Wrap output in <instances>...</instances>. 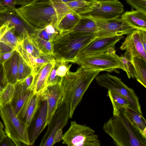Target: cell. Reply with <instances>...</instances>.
<instances>
[{
    "label": "cell",
    "instance_id": "6da1fadb",
    "mask_svg": "<svg viewBox=\"0 0 146 146\" xmlns=\"http://www.w3.org/2000/svg\"><path fill=\"white\" fill-rule=\"evenodd\" d=\"M100 71L80 67L76 71H68L59 82L61 102L65 101L69 106V118L72 117L76 107L93 80Z\"/></svg>",
    "mask_w": 146,
    "mask_h": 146
},
{
    "label": "cell",
    "instance_id": "7a4b0ae2",
    "mask_svg": "<svg viewBox=\"0 0 146 146\" xmlns=\"http://www.w3.org/2000/svg\"><path fill=\"white\" fill-rule=\"evenodd\" d=\"M120 111L104 124L103 129L118 146H146L145 137L132 122Z\"/></svg>",
    "mask_w": 146,
    "mask_h": 146
},
{
    "label": "cell",
    "instance_id": "3957f363",
    "mask_svg": "<svg viewBox=\"0 0 146 146\" xmlns=\"http://www.w3.org/2000/svg\"><path fill=\"white\" fill-rule=\"evenodd\" d=\"M15 10L33 32L51 24L56 28L57 15L50 0H32Z\"/></svg>",
    "mask_w": 146,
    "mask_h": 146
},
{
    "label": "cell",
    "instance_id": "277c9868",
    "mask_svg": "<svg viewBox=\"0 0 146 146\" xmlns=\"http://www.w3.org/2000/svg\"><path fill=\"white\" fill-rule=\"evenodd\" d=\"M96 37V35H84L72 31L59 33L52 41L55 60L74 63L80 51Z\"/></svg>",
    "mask_w": 146,
    "mask_h": 146
},
{
    "label": "cell",
    "instance_id": "5b68a950",
    "mask_svg": "<svg viewBox=\"0 0 146 146\" xmlns=\"http://www.w3.org/2000/svg\"><path fill=\"white\" fill-rule=\"evenodd\" d=\"M0 116L6 135L15 146L30 145L28 127L18 116L10 102L0 106Z\"/></svg>",
    "mask_w": 146,
    "mask_h": 146
},
{
    "label": "cell",
    "instance_id": "8992f818",
    "mask_svg": "<svg viewBox=\"0 0 146 146\" xmlns=\"http://www.w3.org/2000/svg\"><path fill=\"white\" fill-rule=\"evenodd\" d=\"M119 56L116 54L115 48L82 57L75 63L80 67L93 70L111 72L121 69Z\"/></svg>",
    "mask_w": 146,
    "mask_h": 146
},
{
    "label": "cell",
    "instance_id": "52a82bcc",
    "mask_svg": "<svg viewBox=\"0 0 146 146\" xmlns=\"http://www.w3.org/2000/svg\"><path fill=\"white\" fill-rule=\"evenodd\" d=\"M63 143L69 146H100L101 143L94 131L84 125L70 121V126L63 135Z\"/></svg>",
    "mask_w": 146,
    "mask_h": 146
},
{
    "label": "cell",
    "instance_id": "ba28073f",
    "mask_svg": "<svg viewBox=\"0 0 146 146\" xmlns=\"http://www.w3.org/2000/svg\"><path fill=\"white\" fill-rule=\"evenodd\" d=\"M95 79L99 85L124 97L129 102L131 108L142 114L138 97L134 90L127 86L121 79L107 73L98 75Z\"/></svg>",
    "mask_w": 146,
    "mask_h": 146
},
{
    "label": "cell",
    "instance_id": "9c48e42d",
    "mask_svg": "<svg viewBox=\"0 0 146 146\" xmlns=\"http://www.w3.org/2000/svg\"><path fill=\"white\" fill-rule=\"evenodd\" d=\"M69 106L66 102H62L54 113L49 123L46 131L42 138L40 146H52L57 131L63 129L69 118Z\"/></svg>",
    "mask_w": 146,
    "mask_h": 146
},
{
    "label": "cell",
    "instance_id": "30bf717a",
    "mask_svg": "<svg viewBox=\"0 0 146 146\" xmlns=\"http://www.w3.org/2000/svg\"><path fill=\"white\" fill-rule=\"evenodd\" d=\"M94 19L98 27L96 37L127 35L137 30L121 18L108 20Z\"/></svg>",
    "mask_w": 146,
    "mask_h": 146
},
{
    "label": "cell",
    "instance_id": "8fae6325",
    "mask_svg": "<svg viewBox=\"0 0 146 146\" xmlns=\"http://www.w3.org/2000/svg\"><path fill=\"white\" fill-rule=\"evenodd\" d=\"M123 11V5L118 0L95 2L90 11L82 15L94 19L108 20L120 18Z\"/></svg>",
    "mask_w": 146,
    "mask_h": 146
},
{
    "label": "cell",
    "instance_id": "7c38bea8",
    "mask_svg": "<svg viewBox=\"0 0 146 146\" xmlns=\"http://www.w3.org/2000/svg\"><path fill=\"white\" fill-rule=\"evenodd\" d=\"M123 38V35L100 38L96 37L80 51L76 57V61L84 56L106 51L111 48H115V44Z\"/></svg>",
    "mask_w": 146,
    "mask_h": 146
},
{
    "label": "cell",
    "instance_id": "4fadbf2b",
    "mask_svg": "<svg viewBox=\"0 0 146 146\" xmlns=\"http://www.w3.org/2000/svg\"><path fill=\"white\" fill-rule=\"evenodd\" d=\"M95 1L91 0H75L54 6L56 11L57 26L64 16L70 13L80 15L90 11L94 5Z\"/></svg>",
    "mask_w": 146,
    "mask_h": 146
},
{
    "label": "cell",
    "instance_id": "5bb4252c",
    "mask_svg": "<svg viewBox=\"0 0 146 146\" xmlns=\"http://www.w3.org/2000/svg\"><path fill=\"white\" fill-rule=\"evenodd\" d=\"M15 9L7 7H0V21L3 24L7 21L15 27V32L23 39L29 37L33 32L16 12Z\"/></svg>",
    "mask_w": 146,
    "mask_h": 146
},
{
    "label": "cell",
    "instance_id": "9a60e30c",
    "mask_svg": "<svg viewBox=\"0 0 146 146\" xmlns=\"http://www.w3.org/2000/svg\"><path fill=\"white\" fill-rule=\"evenodd\" d=\"M127 35L120 47L121 50H125L123 56L130 61L134 57L146 60V50L141 40L137 30Z\"/></svg>",
    "mask_w": 146,
    "mask_h": 146
},
{
    "label": "cell",
    "instance_id": "2e32d148",
    "mask_svg": "<svg viewBox=\"0 0 146 146\" xmlns=\"http://www.w3.org/2000/svg\"><path fill=\"white\" fill-rule=\"evenodd\" d=\"M40 95L42 101L46 100L47 102V124L48 125L54 113L61 103L59 82L55 85L47 86Z\"/></svg>",
    "mask_w": 146,
    "mask_h": 146
},
{
    "label": "cell",
    "instance_id": "e0dca14e",
    "mask_svg": "<svg viewBox=\"0 0 146 146\" xmlns=\"http://www.w3.org/2000/svg\"><path fill=\"white\" fill-rule=\"evenodd\" d=\"M42 101L40 95L33 92L22 106L17 116L27 127L33 121Z\"/></svg>",
    "mask_w": 146,
    "mask_h": 146
},
{
    "label": "cell",
    "instance_id": "ac0fdd59",
    "mask_svg": "<svg viewBox=\"0 0 146 146\" xmlns=\"http://www.w3.org/2000/svg\"><path fill=\"white\" fill-rule=\"evenodd\" d=\"M19 57V53L17 50H14L11 56L2 64L1 84L3 87L8 83L15 85L17 82Z\"/></svg>",
    "mask_w": 146,
    "mask_h": 146
},
{
    "label": "cell",
    "instance_id": "d6986e66",
    "mask_svg": "<svg viewBox=\"0 0 146 146\" xmlns=\"http://www.w3.org/2000/svg\"><path fill=\"white\" fill-rule=\"evenodd\" d=\"M55 63V60L50 62L33 70L34 77L31 88L34 93L40 95L47 87V81Z\"/></svg>",
    "mask_w": 146,
    "mask_h": 146
},
{
    "label": "cell",
    "instance_id": "ffe728a7",
    "mask_svg": "<svg viewBox=\"0 0 146 146\" xmlns=\"http://www.w3.org/2000/svg\"><path fill=\"white\" fill-rule=\"evenodd\" d=\"M15 91L10 103L17 115L26 101L34 92L27 88L21 81L15 84Z\"/></svg>",
    "mask_w": 146,
    "mask_h": 146
},
{
    "label": "cell",
    "instance_id": "44dd1931",
    "mask_svg": "<svg viewBox=\"0 0 146 146\" xmlns=\"http://www.w3.org/2000/svg\"><path fill=\"white\" fill-rule=\"evenodd\" d=\"M43 103L40 107L38 115L36 119L34 128L29 135L30 145H33L35 141L42 131L47 124V104L46 100L42 101Z\"/></svg>",
    "mask_w": 146,
    "mask_h": 146
},
{
    "label": "cell",
    "instance_id": "7402d4cb",
    "mask_svg": "<svg viewBox=\"0 0 146 146\" xmlns=\"http://www.w3.org/2000/svg\"><path fill=\"white\" fill-rule=\"evenodd\" d=\"M121 18L133 28L146 31V14L142 12L132 9L123 13Z\"/></svg>",
    "mask_w": 146,
    "mask_h": 146
},
{
    "label": "cell",
    "instance_id": "603a6c76",
    "mask_svg": "<svg viewBox=\"0 0 146 146\" xmlns=\"http://www.w3.org/2000/svg\"><path fill=\"white\" fill-rule=\"evenodd\" d=\"M15 28L8 30L0 40V54L16 50L19 44L22 40L15 34Z\"/></svg>",
    "mask_w": 146,
    "mask_h": 146
},
{
    "label": "cell",
    "instance_id": "cb8c5ba5",
    "mask_svg": "<svg viewBox=\"0 0 146 146\" xmlns=\"http://www.w3.org/2000/svg\"><path fill=\"white\" fill-rule=\"evenodd\" d=\"M80 15L79 22L72 31L84 35H96L98 27L95 20L84 15Z\"/></svg>",
    "mask_w": 146,
    "mask_h": 146
},
{
    "label": "cell",
    "instance_id": "d4e9b609",
    "mask_svg": "<svg viewBox=\"0 0 146 146\" xmlns=\"http://www.w3.org/2000/svg\"><path fill=\"white\" fill-rule=\"evenodd\" d=\"M146 137V121L142 114L131 107L120 110Z\"/></svg>",
    "mask_w": 146,
    "mask_h": 146
},
{
    "label": "cell",
    "instance_id": "484cf974",
    "mask_svg": "<svg viewBox=\"0 0 146 146\" xmlns=\"http://www.w3.org/2000/svg\"><path fill=\"white\" fill-rule=\"evenodd\" d=\"M108 93L113 106V116L118 115L121 110L131 108L128 100L119 94L110 90H108Z\"/></svg>",
    "mask_w": 146,
    "mask_h": 146
},
{
    "label": "cell",
    "instance_id": "4316f807",
    "mask_svg": "<svg viewBox=\"0 0 146 146\" xmlns=\"http://www.w3.org/2000/svg\"><path fill=\"white\" fill-rule=\"evenodd\" d=\"M134 70V78L146 88V60L137 57L131 58Z\"/></svg>",
    "mask_w": 146,
    "mask_h": 146
},
{
    "label": "cell",
    "instance_id": "83f0119b",
    "mask_svg": "<svg viewBox=\"0 0 146 146\" xmlns=\"http://www.w3.org/2000/svg\"><path fill=\"white\" fill-rule=\"evenodd\" d=\"M80 18V15L70 13L60 20L57 27L59 33L70 31L75 27Z\"/></svg>",
    "mask_w": 146,
    "mask_h": 146
},
{
    "label": "cell",
    "instance_id": "f1b7e54d",
    "mask_svg": "<svg viewBox=\"0 0 146 146\" xmlns=\"http://www.w3.org/2000/svg\"><path fill=\"white\" fill-rule=\"evenodd\" d=\"M59 33L57 29L51 24L43 28L35 30L30 36L37 37L47 41H52Z\"/></svg>",
    "mask_w": 146,
    "mask_h": 146
},
{
    "label": "cell",
    "instance_id": "f546056e",
    "mask_svg": "<svg viewBox=\"0 0 146 146\" xmlns=\"http://www.w3.org/2000/svg\"><path fill=\"white\" fill-rule=\"evenodd\" d=\"M27 54L29 62L32 68L33 71L37 67L55 60L52 54L42 53L39 57H35L27 52Z\"/></svg>",
    "mask_w": 146,
    "mask_h": 146
},
{
    "label": "cell",
    "instance_id": "4dcf8cb0",
    "mask_svg": "<svg viewBox=\"0 0 146 146\" xmlns=\"http://www.w3.org/2000/svg\"><path fill=\"white\" fill-rule=\"evenodd\" d=\"M32 68L19 54L17 82L21 81L33 73Z\"/></svg>",
    "mask_w": 146,
    "mask_h": 146
},
{
    "label": "cell",
    "instance_id": "1f68e13d",
    "mask_svg": "<svg viewBox=\"0 0 146 146\" xmlns=\"http://www.w3.org/2000/svg\"><path fill=\"white\" fill-rule=\"evenodd\" d=\"M30 37L34 43L41 52L44 54L53 55L54 47L52 41H47L36 37Z\"/></svg>",
    "mask_w": 146,
    "mask_h": 146
},
{
    "label": "cell",
    "instance_id": "d6a6232c",
    "mask_svg": "<svg viewBox=\"0 0 146 146\" xmlns=\"http://www.w3.org/2000/svg\"><path fill=\"white\" fill-rule=\"evenodd\" d=\"M20 43L26 52L33 56L37 57L43 53L35 46L30 36L23 39Z\"/></svg>",
    "mask_w": 146,
    "mask_h": 146
},
{
    "label": "cell",
    "instance_id": "836d02e7",
    "mask_svg": "<svg viewBox=\"0 0 146 146\" xmlns=\"http://www.w3.org/2000/svg\"><path fill=\"white\" fill-rule=\"evenodd\" d=\"M15 85L8 83L3 88L0 95V106L10 102L15 91Z\"/></svg>",
    "mask_w": 146,
    "mask_h": 146
},
{
    "label": "cell",
    "instance_id": "e575fe53",
    "mask_svg": "<svg viewBox=\"0 0 146 146\" xmlns=\"http://www.w3.org/2000/svg\"><path fill=\"white\" fill-rule=\"evenodd\" d=\"M121 63V69L127 73L129 78H134V70L132 62L125 56L122 55L119 57Z\"/></svg>",
    "mask_w": 146,
    "mask_h": 146
},
{
    "label": "cell",
    "instance_id": "d590c367",
    "mask_svg": "<svg viewBox=\"0 0 146 146\" xmlns=\"http://www.w3.org/2000/svg\"><path fill=\"white\" fill-rule=\"evenodd\" d=\"M58 64V62L55 60L54 66L50 71L47 81V86L55 85L58 83L60 81L61 78H60L56 75V70Z\"/></svg>",
    "mask_w": 146,
    "mask_h": 146
},
{
    "label": "cell",
    "instance_id": "8d00e7d4",
    "mask_svg": "<svg viewBox=\"0 0 146 146\" xmlns=\"http://www.w3.org/2000/svg\"><path fill=\"white\" fill-rule=\"evenodd\" d=\"M133 8L146 14V0H126Z\"/></svg>",
    "mask_w": 146,
    "mask_h": 146
},
{
    "label": "cell",
    "instance_id": "74e56055",
    "mask_svg": "<svg viewBox=\"0 0 146 146\" xmlns=\"http://www.w3.org/2000/svg\"><path fill=\"white\" fill-rule=\"evenodd\" d=\"M58 62L59 64L56 70V75L60 78H62L69 71L72 64H69V62Z\"/></svg>",
    "mask_w": 146,
    "mask_h": 146
},
{
    "label": "cell",
    "instance_id": "f35d334b",
    "mask_svg": "<svg viewBox=\"0 0 146 146\" xmlns=\"http://www.w3.org/2000/svg\"><path fill=\"white\" fill-rule=\"evenodd\" d=\"M16 5H20V0H0V7H7L15 9Z\"/></svg>",
    "mask_w": 146,
    "mask_h": 146
},
{
    "label": "cell",
    "instance_id": "ab89813d",
    "mask_svg": "<svg viewBox=\"0 0 146 146\" xmlns=\"http://www.w3.org/2000/svg\"><path fill=\"white\" fill-rule=\"evenodd\" d=\"M14 27V26L10 25L9 21H7L5 22L0 27V40L8 30Z\"/></svg>",
    "mask_w": 146,
    "mask_h": 146
},
{
    "label": "cell",
    "instance_id": "60d3db41",
    "mask_svg": "<svg viewBox=\"0 0 146 146\" xmlns=\"http://www.w3.org/2000/svg\"><path fill=\"white\" fill-rule=\"evenodd\" d=\"M34 77V75L33 73H32L24 80L21 81L27 88L33 90L31 87Z\"/></svg>",
    "mask_w": 146,
    "mask_h": 146
},
{
    "label": "cell",
    "instance_id": "b9f144b4",
    "mask_svg": "<svg viewBox=\"0 0 146 146\" xmlns=\"http://www.w3.org/2000/svg\"><path fill=\"white\" fill-rule=\"evenodd\" d=\"M0 146H14L15 145L12 139L7 135L0 142Z\"/></svg>",
    "mask_w": 146,
    "mask_h": 146
},
{
    "label": "cell",
    "instance_id": "7bdbcfd3",
    "mask_svg": "<svg viewBox=\"0 0 146 146\" xmlns=\"http://www.w3.org/2000/svg\"><path fill=\"white\" fill-rule=\"evenodd\" d=\"M139 36L142 43L146 50V31L137 29Z\"/></svg>",
    "mask_w": 146,
    "mask_h": 146
},
{
    "label": "cell",
    "instance_id": "ee69618b",
    "mask_svg": "<svg viewBox=\"0 0 146 146\" xmlns=\"http://www.w3.org/2000/svg\"><path fill=\"white\" fill-rule=\"evenodd\" d=\"M62 129H59L57 131L54 136L53 142V145L62 140Z\"/></svg>",
    "mask_w": 146,
    "mask_h": 146
},
{
    "label": "cell",
    "instance_id": "f6af8a7d",
    "mask_svg": "<svg viewBox=\"0 0 146 146\" xmlns=\"http://www.w3.org/2000/svg\"><path fill=\"white\" fill-rule=\"evenodd\" d=\"M14 51L0 54V62L3 64L13 54Z\"/></svg>",
    "mask_w": 146,
    "mask_h": 146
},
{
    "label": "cell",
    "instance_id": "bcb514c9",
    "mask_svg": "<svg viewBox=\"0 0 146 146\" xmlns=\"http://www.w3.org/2000/svg\"><path fill=\"white\" fill-rule=\"evenodd\" d=\"M54 6L61 4L70 2L75 0H50Z\"/></svg>",
    "mask_w": 146,
    "mask_h": 146
},
{
    "label": "cell",
    "instance_id": "7dc6e473",
    "mask_svg": "<svg viewBox=\"0 0 146 146\" xmlns=\"http://www.w3.org/2000/svg\"><path fill=\"white\" fill-rule=\"evenodd\" d=\"M3 128L0 127V142L6 135L5 132L3 129Z\"/></svg>",
    "mask_w": 146,
    "mask_h": 146
},
{
    "label": "cell",
    "instance_id": "c3c4849f",
    "mask_svg": "<svg viewBox=\"0 0 146 146\" xmlns=\"http://www.w3.org/2000/svg\"><path fill=\"white\" fill-rule=\"evenodd\" d=\"M3 71V65L0 62V83L1 84Z\"/></svg>",
    "mask_w": 146,
    "mask_h": 146
},
{
    "label": "cell",
    "instance_id": "681fc988",
    "mask_svg": "<svg viewBox=\"0 0 146 146\" xmlns=\"http://www.w3.org/2000/svg\"><path fill=\"white\" fill-rule=\"evenodd\" d=\"M20 5H22L29 2L28 0H20Z\"/></svg>",
    "mask_w": 146,
    "mask_h": 146
},
{
    "label": "cell",
    "instance_id": "f907efd6",
    "mask_svg": "<svg viewBox=\"0 0 146 146\" xmlns=\"http://www.w3.org/2000/svg\"><path fill=\"white\" fill-rule=\"evenodd\" d=\"M95 2H100L104 1H114L118 0H91Z\"/></svg>",
    "mask_w": 146,
    "mask_h": 146
},
{
    "label": "cell",
    "instance_id": "816d5d0a",
    "mask_svg": "<svg viewBox=\"0 0 146 146\" xmlns=\"http://www.w3.org/2000/svg\"><path fill=\"white\" fill-rule=\"evenodd\" d=\"M3 88L4 87H3L2 84L0 83V95L3 90Z\"/></svg>",
    "mask_w": 146,
    "mask_h": 146
},
{
    "label": "cell",
    "instance_id": "f5cc1de1",
    "mask_svg": "<svg viewBox=\"0 0 146 146\" xmlns=\"http://www.w3.org/2000/svg\"><path fill=\"white\" fill-rule=\"evenodd\" d=\"M0 127L3 128L4 127V125L0 121Z\"/></svg>",
    "mask_w": 146,
    "mask_h": 146
},
{
    "label": "cell",
    "instance_id": "db71d44e",
    "mask_svg": "<svg viewBox=\"0 0 146 146\" xmlns=\"http://www.w3.org/2000/svg\"><path fill=\"white\" fill-rule=\"evenodd\" d=\"M0 21V27L3 24Z\"/></svg>",
    "mask_w": 146,
    "mask_h": 146
},
{
    "label": "cell",
    "instance_id": "11a10c76",
    "mask_svg": "<svg viewBox=\"0 0 146 146\" xmlns=\"http://www.w3.org/2000/svg\"><path fill=\"white\" fill-rule=\"evenodd\" d=\"M32 0H28V1H29V2L30 1H31Z\"/></svg>",
    "mask_w": 146,
    "mask_h": 146
}]
</instances>
